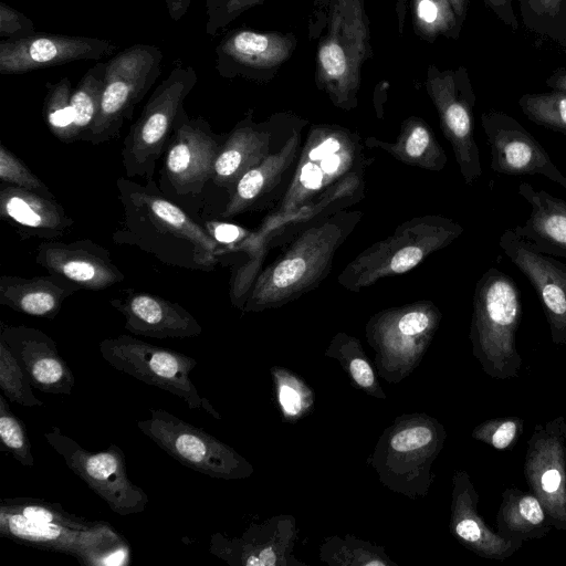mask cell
I'll return each instance as SVG.
<instances>
[{
	"instance_id": "1",
	"label": "cell",
	"mask_w": 566,
	"mask_h": 566,
	"mask_svg": "<svg viewBox=\"0 0 566 566\" xmlns=\"http://www.w3.org/2000/svg\"><path fill=\"white\" fill-rule=\"evenodd\" d=\"M143 181L124 177L116 180L122 217L113 241L135 247L170 266L214 270L228 250L168 199L154 179Z\"/></svg>"
},
{
	"instance_id": "2",
	"label": "cell",
	"mask_w": 566,
	"mask_h": 566,
	"mask_svg": "<svg viewBox=\"0 0 566 566\" xmlns=\"http://www.w3.org/2000/svg\"><path fill=\"white\" fill-rule=\"evenodd\" d=\"M307 36L315 41L317 88L337 108H356L361 67L374 55L365 0H312Z\"/></svg>"
},
{
	"instance_id": "3",
	"label": "cell",
	"mask_w": 566,
	"mask_h": 566,
	"mask_svg": "<svg viewBox=\"0 0 566 566\" xmlns=\"http://www.w3.org/2000/svg\"><path fill=\"white\" fill-rule=\"evenodd\" d=\"M363 213L339 210L303 228L273 262L256 275L241 307L244 313L281 307L315 290Z\"/></svg>"
},
{
	"instance_id": "4",
	"label": "cell",
	"mask_w": 566,
	"mask_h": 566,
	"mask_svg": "<svg viewBox=\"0 0 566 566\" xmlns=\"http://www.w3.org/2000/svg\"><path fill=\"white\" fill-rule=\"evenodd\" d=\"M522 312L514 280L499 269L484 272L474 290L470 340L473 356L493 379L507 380L520 374L516 332Z\"/></svg>"
},
{
	"instance_id": "5",
	"label": "cell",
	"mask_w": 566,
	"mask_h": 566,
	"mask_svg": "<svg viewBox=\"0 0 566 566\" xmlns=\"http://www.w3.org/2000/svg\"><path fill=\"white\" fill-rule=\"evenodd\" d=\"M462 233L463 227L444 216L411 218L359 252L338 274L337 282L349 292H360L381 279L413 270Z\"/></svg>"
},
{
	"instance_id": "6",
	"label": "cell",
	"mask_w": 566,
	"mask_h": 566,
	"mask_svg": "<svg viewBox=\"0 0 566 566\" xmlns=\"http://www.w3.org/2000/svg\"><path fill=\"white\" fill-rule=\"evenodd\" d=\"M366 165L358 134L336 124L311 126L286 190L272 214H287L314 202Z\"/></svg>"
},
{
	"instance_id": "7",
	"label": "cell",
	"mask_w": 566,
	"mask_h": 566,
	"mask_svg": "<svg viewBox=\"0 0 566 566\" xmlns=\"http://www.w3.org/2000/svg\"><path fill=\"white\" fill-rule=\"evenodd\" d=\"M226 137L213 132L203 117H189L182 107L161 157L160 191L199 223L203 195Z\"/></svg>"
},
{
	"instance_id": "8",
	"label": "cell",
	"mask_w": 566,
	"mask_h": 566,
	"mask_svg": "<svg viewBox=\"0 0 566 566\" xmlns=\"http://www.w3.org/2000/svg\"><path fill=\"white\" fill-rule=\"evenodd\" d=\"M446 438L444 427L430 416H400L379 438L371 464L390 490L410 497L423 496L433 480L431 465Z\"/></svg>"
},
{
	"instance_id": "9",
	"label": "cell",
	"mask_w": 566,
	"mask_h": 566,
	"mask_svg": "<svg viewBox=\"0 0 566 566\" xmlns=\"http://www.w3.org/2000/svg\"><path fill=\"white\" fill-rule=\"evenodd\" d=\"M197 81L192 66L178 63L154 90L123 142L120 155L127 178L154 179L184 102Z\"/></svg>"
},
{
	"instance_id": "10",
	"label": "cell",
	"mask_w": 566,
	"mask_h": 566,
	"mask_svg": "<svg viewBox=\"0 0 566 566\" xmlns=\"http://www.w3.org/2000/svg\"><path fill=\"white\" fill-rule=\"evenodd\" d=\"M439 307L429 300L385 308L366 324L375 364L387 381H399L419 364L441 322Z\"/></svg>"
},
{
	"instance_id": "11",
	"label": "cell",
	"mask_w": 566,
	"mask_h": 566,
	"mask_svg": "<svg viewBox=\"0 0 566 566\" xmlns=\"http://www.w3.org/2000/svg\"><path fill=\"white\" fill-rule=\"evenodd\" d=\"M163 57L159 48L137 43L106 62L99 112L82 140L99 145L119 136L124 123L160 75Z\"/></svg>"
},
{
	"instance_id": "12",
	"label": "cell",
	"mask_w": 566,
	"mask_h": 566,
	"mask_svg": "<svg viewBox=\"0 0 566 566\" xmlns=\"http://www.w3.org/2000/svg\"><path fill=\"white\" fill-rule=\"evenodd\" d=\"M98 348L102 357L118 371L181 398L190 409H203L221 419L189 377L197 366L192 357L124 334L103 339Z\"/></svg>"
},
{
	"instance_id": "13",
	"label": "cell",
	"mask_w": 566,
	"mask_h": 566,
	"mask_svg": "<svg viewBox=\"0 0 566 566\" xmlns=\"http://www.w3.org/2000/svg\"><path fill=\"white\" fill-rule=\"evenodd\" d=\"M138 429L176 461L216 479L237 480L253 473L250 462L205 430L164 409H149Z\"/></svg>"
},
{
	"instance_id": "14",
	"label": "cell",
	"mask_w": 566,
	"mask_h": 566,
	"mask_svg": "<svg viewBox=\"0 0 566 566\" xmlns=\"http://www.w3.org/2000/svg\"><path fill=\"white\" fill-rule=\"evenodd\" d=\"M292 119L289 114H274L255 123L249 109L227 134L203 195L202 221L219 219L239 179L283 145L274 147V142Z\"/></svg>"
},
{
	"instance_id": "15",
	"label": "cell",
	"mask_w": 566,
	"mask_h": 566,
	"mask_svg": "<svg viewBox=\"0 0 566 566\" xmlns=\"http://www.w3.org/2000/svg\"><path fill=\"white\" fill-rule=\"evenodd\" d=\"M0 535L35 548L71 555L86 566L123 565L129 558L125 538L104 521L93 528L78 530L0 510Z\"/></svg>"
},
{
	"instance_id": "16",
	"label": "cell",
	"mask_w": 566,
	"mask_h": 566,
	"mask_svg": "<svg viewBox=\"0 0 566 566\" xmlns=\"http://www.w3.org/2000/svg\"><path fill=\"white\" fill-rule=\"evenodd\" d=\"M426 91L434 105L441 130L450 143L460 174L467 185L482 175L480 150L474 139L473 109L476 96L464 66L427 69Z\"/></svg>"
},
{
	"instance_id": "17",
	"label": "cell",
	"mask_w": 566,
	"mask_h": 566,
	"mask_svg": "<svg viewBox=\"0 0 566 566\" xmlns=\"http://www.w3.org/2000/svg\"><path fill=\"white\" fill-rule=\"evenodd\" d=\"M48 443L64 459L69 469L82 479L114 513H143L148 504L147 493L127 475L124 451L115 443L92 452L64 434L59 427L44 433Z\"/></svg>"
},
{
	"instance_id": "18",
	"label": "cell",
	"mask_w": 566,
	"mask_h": 566,
	"mask_svg": "<svg viewBox=\"0 0 566 566\" xmlns=\"http://www.w3.org/2000/svg\"><path fill=\"white\" fill-rule=\"evenodd\" d=\"M524 476L557 531H566V418L537 423L527 441Z\"/></svg>"
},
{
	"instance_id": "19",
	"label": "cell",
	"mask_w": 566,
	"mask_h": 566,
	"mask_svg": "<svg viewBox=\"0 0 566 566\" xmlns=\"http://www.w3.org/2000/svg\"><path fill=\"white\" fill-rule=\"evenodd\" d=\"M296 46L297 36L293 32L234 29L216 48V70L223 78L268 83Z\"/></svg>"
},
{
	"instance_id": "20",
	"label": "cell",
	"mask_w": 566,
	"mask_h": 566,
	"mask_svg": "<svg viewBox=\"0 0 566 566\" xmlns=\"http://www.w3.org/2000/svg\"><path fill=\"white\" fill-rule=\"evenodd\" d=\"M481 124L491 148L492 170L512 176L543 175L566 188V176L517 119L489 111L481 114Z\"/></svg>"
},
{
	"instance_id": "21",
	"label": "cell",
	"mask_w": 566,
	"mask_h": 566,
	"mask_svg": "<svg viewBox=\"0 0 566 566\" xmlns=\"http://www.w3.org/2000/svg\"><path fill=\"white\" fill-rule=\"evenodd\" d=\"M499 245L533 285L544 310L551 338L566 344V265L538 250L532 242L507 229Z\"/></svg>"
},
{
	"instance_id": "22",
	"label": "cell",
	"mask_w": 566,
	"mask_h": 566,
	"mask_svg": "<svg viewBox=\"0 0 566 566\" xmlns=\"http://www.w3.org/2000/svg\"><path fill=\"white\" fill-rule=\"evenodd\" d=\"M117 45L108 40L35 32L0 41V74H22L81 60H99Z\"/></svg>"
},
{
	"instance_id": "23",
	"label": "cell",
	"mask_w": 566,
	"mask_h": 566,
	"mask_svg": "<svg viewBox=\"0 0 566 566\" xmlns=\"http://www.w3.org/2000/svg\"><path fill=\"white\" fill-rule=\"evenodd\" d=\"M34 261L48 273L61 276L81 290L101 291L125 280L109 251L90 239L44 240L35 248Z\"/></svg>"
},
{
	"instance_id": "24",
	"label": "cell",
	"mask_w": 566,
	"mask_h": 566,
	"mask_svg": "<svg viewBox=\"0 0 566 566\" xmlns=\"http://www.w3.org/2000/svg\"><path fill=\"white\" fill-rule=\"evenodd\" d=\"M0 338L24 369L33 388L45 394L72 392L74 375L48 334L35 327L1 322Z\"/></svg>"
},
{
	"instance_id": "25",
	"label": "cell",
	"mask_w": 566,
	"mask_h": 566,
	"mask_svg": "<svg viewBox=\"0 0 566 566\" xmlns=\"http://www.w3.org/2000/svg\"><path fill=\"white\" fill-rule=\"evenodd\" d=\"M295 533L293 517L276 516L262 524H252L240 537L212 534L210 552L230 565H287Z\"/></svg>"
},
{
	"instance_id": "26",
	"label": "cell",
	"mask_w": 566,
	"mask_h": 566,
	"mask_svg": "<svg viewBox=\"0 0 566 566\" xmlns=\"http://www.w3.org/2000/svg\"><path fill=\"white\" fill-rule=\"evenodd\" d=\"M305 123L300 118L283 145L239 179L219 219H231L270 205L296 163Z\"/></svg>"
},
{
	"instance_id": "27",
	"label": "cell",
	"mask_w": 566,
	"mask_h": 566,
	"mask_svg": "<svg viewBox=\"0 0 566 566\" xmlns=\"http://www.w3.org/2000/svg\"><path fill=\"white\" fill-rule=\"evenodd\" d=\"M109 304L123 315L125 329L134 335L163 339L196 337L202 333L190 312L160 295L127 290L109 300Z\"/></svg>"
},
{
	"instance_id": "28",
	"label": "cell",
	"mask_w": 566,
	"mask_h": 566,
	"mask_svg": "<svg viewBox=\"0 0 566 566\" xmlns=\"http://www.w3.org/2000/svg\"><path fill=\"white\" fill-rule=\"evenodd\" d=\"M479 493L470 475L458 470L452 478L450 533L465 548L486 559L505 560L522 548L488 527L480 515Z\"/></svg>"
},
{
	"instance_id": "29",
	"label": "cell",
	"mask_w": 566,
	"mask_h": 566,
	"mask_svg": "<svg viewBox=\"0 0 566 566\" xmlns=\"http://www.w3.org/2000/svg\"><path fill=\"white\" fill-rule=\"evenodd\" d=\"M0 217L24 239L57 240L74 227L55 198L7 184L0 187Z\"/></svg>"
},
{
	"instance_id": "30",
	"label": "cell",
	"mask_w": 566,
	"mask_h": 566,
	"mask_svg": "<svg viewBox=\"0 0 566 566\" xmlns=\"http://www.w3.org/2000/svg\"><path fill=\"white\" fill-rule=\"evenodd\" d=\"M81 290L74 283L49 273L48 275L0 277V304L15 312L53 319L64 301Z\"/></svg>"
},
{
	"instance_id": "31",
	"label": "cell",
	"mask_w": 566,
	"mask_h": 566,
	"mask_svg": "<svg viewBox=\"0 0 566 566\" xmlns=\"http://www.w3.org/2000/svg\"><path fill=\"white\" fill-rule=\"evenodd\" d=\"M518 195L530 205V216L513 231L542 252L566 258V201L528 182H521Z\"/></svg>"
},
{
	"instance_id": "32",
	"label": "cell",
	"mask_w": 566,
	"mask_h": 566,
	"mask_svg": "<svg viewBox=\"0 0 566 566\" xmlns=\"http://www.w3.org/2000/svg\"><path fill=\"white\" fill-rule=\"evenodd\" d=\"M366 145L381 149L406 165L430 171L442 170L448 160L431 127L421 117L413 115L401 123L395 142L368 137Z\"/></svg>"
},
{
	"instance_id": "33",
	"label": "cell",
	"mask_w": 566,
	"mask_h": 566,
	"mask_svg": "<svg viewBox=\"0 0 566 566\" xmlns=\"http://www.w3.org/2000/svg\"><path fill=\"white\" fill-rule=\"evenodd\" d=\"M495 516L496 532L514 542H526L545 537L553 524L539 499L531 491L507 488Z\"/></svg>"
},
{
	"instance_id": "34",
	"label": "cell",
	"mask_w": 566,
	"mask_h": 566,
	"mask_svg": "<svg viewBox=\"0 0 566 566\" xmlns=\"http://www.w3.org/2000/svg\"><path fill=\"white\" fill-rule=\"evenodd\" d=\"M412 28L422 41L432 44L439 36L458 39L462 29L450 0H411Z\"/></svg>"
},
{
	"instance_id": "35",
	"label": "cell",
	"mask_w": 566,
	"mask_h": 566,
	"mask_svg": "<svg viewBox=\"0 0 566 566\" xmlns=\"http://www.w3.org/2000/svg\"><path fill=\"white\" fill-rule=\"evenodd\" d=\"M106 62H97L78 81L72 92L71 106L74 116V135L76 140L93 127L101 106Z\"/></svg>"
},
{
	"instance_id": "36",
	"label": "cell",
	"mask_w": 566,
	"mask_h": 566,
	"mask_svg": "<svg viewBox=\"0 0 566 566\" xmlns=\"http://www.w3.org/2000/svg\"><path fill=\"white\" fill-rule=\"evenodd\" d=\"M325 355L338 359L357 387L376 398H386L357 338L345 333H337Z\"/></svg>"
},
{
	"instance_id": "37",
	"label": "cell",
	"mask_w": 566,
	"mask_h": 566,
	"mask_svg": "<svg viewBox=\"0 0 566 566\" xmlns=\"http://www.w3.org/2000/svg\"><path fill=\"white\" fill-rule=\"evenodd\" d=\"M0 510L32 521L60 524L78 530L93 528L103 522L91 521L67 512L60 503L25 496L1 499Z\"/></svg>"
},
{
	"instance_id": "38",
	"label": "cell",
	"mask_w": 566,
	"mask_h": 566,
	"mask_svg": "<svg viewBox=\"0 0 566 566\" xmlns=\"http://www.w3.org/2000/svg\"><path fill=\"white\" fill-rule=\"evenodd\" d=\"M321 559L331 565H395L381 547L353 537L327 538L321 547Z\"/></svg>"
},
{
	"instance_id": "39",
	"label": "cell",
	"mask_w": 566,
	"mask_h": 566,
	"mask_svg": "<svg viewBox=\"0 0 566 566\" xmlns=\"http://www.w3.org/2000/svg\"><path fill=\"white\" fill-rule=\"evenodd\" d=\"M43 117L51 133L63 143L75 142L74 116L71 106L72 86L67 77L48 84Z\"/></svg>"
},
{
	"instance_id": "40",
	"label": "cell",
	"mask_w": 566,
	"mask_h": 566,
	"mask_svg": "<svg viewBox=\"0 0 566 566\" xmlns=\"http://www.w3.org/2000/svg\"><path fill=\"white\" fill-rule=\"evenodd\" d=\"M518 106L533 123L566 135V92L523 94Z\"/></svg>"
},
{
	"instance_id": "41",
	"label": "cell",
	"mask_w": 566,
	"mask_h": 566,
	"mask_svg": "<svg viewBox=\"0 0 566 566\" xmlns=\"http://www.w3.org/2000/svg\"><path fill=\"white\" fill-rule=\"evenodd\" d=\"M271 374L283 416L287 420H297L304 417L314 403L312 390L290 370L273 367Z\"/></svg>"
},
{
	"instance_id": "42",
	"label": "cell",
	"mask_w": 566,
	"mask_h": 566,
	"mask_svg": "<svg viewBox=\"0 0 566 566\" xmlns=\"http://www.w3.org/2000/svg\"><path fill=\"white\" fill-rule=\"evenodd\" d=\"M0 389L11 402L23 407H42L44 402L35 397L32 385L12 352L0 338Z\"/></svg>"
},
{
	"instance_id": "43",
	"label": "cell",
	"mask_w": 566,
	"mask_h": 566,
	"mask_svg": "<svg viewBox=\"0 0 566 566\" xmlns=\"http://www.w3.org/2000/svg\"><path fill=\"white\" fill-rule=\"evenodd\" d=\"M0 438L6 449L24 467H33L34 458L23 422L9 408L8 399L0 396Z\"/></svg>"
},
{
	"instance_id": "44",
	"label": "cell",
	"mask_w": 566,
	"mask_h": 566,
	"mask_svg": "<svg viewBox=\"0 0 566 566\" xmlns=\"http://www.w3.org/2000/svg\"><path fill=\"white\" fill-rule=\"evenodd\" d=\"M524 421L520 417H500L485 420L472 430V438L496 450H506L520 439Z\"/></svg>"
},
{
	"instance_id": "45",
	"label": "cell",
	"mask_w": 566,
	"mask_h": 566,
	"mask_svg": "<svg viewBox=\"0 0 566 566\" xmlns=\"http://www.w3.org/2000/svg\"><path fill=\"white\" fill-rule=\"evenodd\" d=\"M1 184L12 185L55 198L50 188L29 167L3 144L0 145Z\"/></svg>"
},
{
	"instance_id": "46",
	"label": "cell",
	"mask_w": 566,
	"mask_h": 566,
	"mask_svg": "<svg viewBox=\"0 0 566 566\" xmlns=\"http://www.w3.org/2000/svg\"><path fill=\"white\" fill-rule=\"evenodd\" d=\"M564 0H518L524 25L551 39Z\"/></svg>"
},
{
	"instance_id": "47",
	"label": "cell",
	"mask_w": 566,
	"mask_h": 566,
	"mask_svg": "<svg viewBox=\"0 0 566 566\" xmlns=\"http://www.w3.org/2000/svg\"><path fill=\"white\" fill-rule=\"evenodd\" d=\"M266 0H207L206 1V33L216 34L235 20L243 12Z\"/></svg>"
},
{
	"instance_id": "48",
	"label": "cell",
	"mask_w": 566,
	"mask_h": 566,
	"mask_svg": "<svg viewBox=\"0 0 566 566\" xmlns=\"http://www.w3.org/2000/svg\"><path fill=\"white\" fill-rule=\"evenodd\" d=\"M33 21L4 2H0V35L7 39H20L34 34Z\"/></svg>"
},
{
	"instance_id": "49",
	"label": "cell",
	"mask_w": 566,
	"mask_h": 566,
	"mask_svg": "<svg viewBox=\"0 0 566 566\" xmlns=\"http://www.w3.org/2000/svg\"><path fill=\"white\" fill-rule=\"evenodd\" d=\"M201 224L219 244L228 250V252L250 234L244 228L218 221L217 219L203 220Z\"/></svg>"
},
{
	"instance_id": "50",
	"label": "cell",
	"mask_w": 566,
	"mask_h": 566,
	"mask_svg": "<svg viewBox=\"0 0 566 566\" xmlns=\"http://www.w3.org/2000/svg\"><path fill=\"white\" fill-rule=\"evenodd\" d=\"M485 6L505 25L513 30L518 29V20L514 11L513 0H483Z\"/></svg>"
},
{
	"instance_id": "51",
	"label": "cell",
	"mask_w": 566,
	"mask_h": 566,
	"mask_svg": "<svg viewBox=\"0 0 566 566\" xmlns=\"http://www.w3.org/2000/svg\"><path fill=\"white\" fill-rule=\"evenodd\" d=\"M551 39L566 46V0L563 2Z\"/></svg>"
},
{
	"instance_id": "52",
	"label": "cell",
	"mask_w": 566,
	"mask_h": 566,
	"mask_svg": "<svg viewBox=\"0 0 566 566\" xmlns=\"http://www.w3.org/2000/svg\"><path fill=\"white\" fill-rule=\"evenodd\" d=\"M169 17L179 21L188 11L191 0H165Z\"/></svg>"
},
{
	"instance_id": "53",
	"label": "cell",
	"mask_w": 566,
	"mask_h": 566,
	"mask_svg": "<svg viewBox=\"0 0 566 566\" xmlns=\"http://www.w3.org/2000/svg\"><path fill=\"white\" fill-rule=\"evenodd\" d=\"M545 83L552 90L566 92V66L557 69Z\"/></svg>"
},
{
	"instance_id": "54",
	"label": "cell",
	"mask_w": 566,
	"mask_h": 566,
	"mask_svg": "<svg viewBox=\"0 0 566 566\" xmlns=\"http://www.w3.org/2000/svg\"><path fill=\"white\" fill-rule=\"evenodd\" d=\"M395 13L397 17V22H398V33H399V35H402L403 29H405L406 13H407V0H396Z\"/></svg>"
},
{
	"instance_id": "55",
	"label": "cell",
	"mask_w": 566,
	"mask_h": 566,
	"mask_svg": "<svg viewBox=\"0 0 566 566\" xmlns=\"http://www.w3.org/2000/svg\"><path fill=\"white\" fill-rule=\"evenodd\" d=\"M450 2L453 7V10H454L459 21L463 24V22L467 18V12H468V7H469L470 0H450Z\"/></svg>"
}]
</instances>
